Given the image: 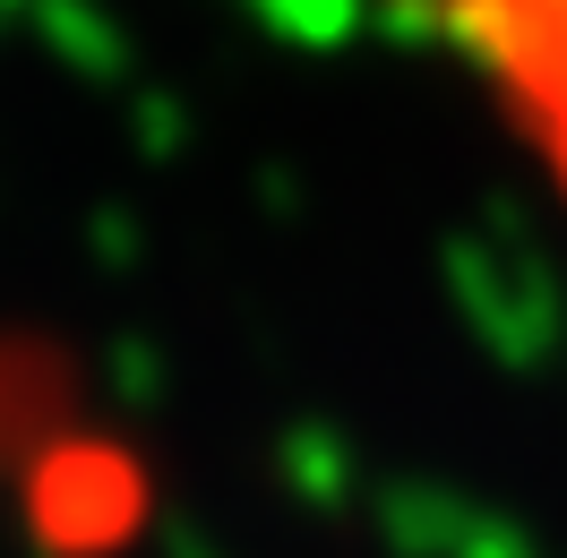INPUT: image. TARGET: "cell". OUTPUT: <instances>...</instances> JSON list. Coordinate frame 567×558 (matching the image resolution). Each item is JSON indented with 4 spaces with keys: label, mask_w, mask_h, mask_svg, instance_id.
<instances>
[{
    "label": "cell",
    "mask_w": 567,
    "mask_h": 558,
    "mask_svg": "<svg viewBox=\"0 0 567 558\" xmlns=\"http://www.w3.org/2000/svg\"><path fill=\"white\" fill-rule=\"evenodd\" d=\"M430 18L498 86L525 146L567 180V0H430Z\"/></svg>",
    "instance_id": "1"
}]
</instances>
